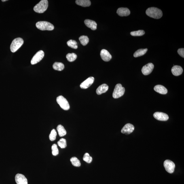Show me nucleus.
Segmentation results:
<instances>
[{"label": "nucleus", "mask_w": 184, "mask_h": 184, "mask_svg": "<svg viewBox=\"0 0 184 184\" xmlns=\"http://www.w3.org/2000/svg\"><path fill=\"white\" fill-rule=\"evenodd\" d=\"M146 14L151 18L159 19L162 17V11L160 9L155 7H150L148 8L146 11Z\"/></svg>", "instance_id": "f257e3e1"}, {"label": "nucleus", "mask_w": 184, "mask_h": 184, "mask_svg": "<svg viewBox=\"0 0 184 184\" xmlns=\"http://www.w3.org/2000/svg\"><path fill=\"white\" fill-rule=\"evenodd\" d=\"M48 7V1L47 0H42L34 7V10L36 12L43 13L46 11Z\"/></svg>", "instance_id": "f03ea898"}, {"label": "nucleus", "mask_w": 184, "mask_h": 184, "mask_svg": "<svg viewBox=\"0 0 184 184\" xmlns=\"http://www.w3.org/2000/svg\"><path fill=\"white\" fill-rule=\"evenodd\" d=\"M36 26L38 29L41 30L51 31L54 29V26L50 22L47 21H39L36 24Z\"/></svg>", "instance_id": "7ed1b4c3"}, {"label": "nucleus", "mask_w": 184, "mask_h": 184, "mask_svg": "<svg viewBox=\"0 0 184 184\" xmlns=\"http://www.w3.org/2000/svg\"><path fill=\"white\" fill-rule=\"evenodd\" d=\"M23 43V40L21 38H18L14 39L12 41L10 45V50L11 52H16L22 46Z\"/></svg>", "instance_id": "20e7f679"}, {"label": "nucleus", "mask_w": 184, "mask_h": 184, "mask_svg": "<svg viewBox=\"0 0 184 184\" xmlns=\"http://www.w3.org/2000/svg\"><path fill=\"white\" fill-rule=\"evenodd\" d=\"M125 90L124 88L120 84L116 85L113 94V98H117L121 97L124 94Z\"/></svg>", "instance_id": "39448f33"}, {"label": "nucleus", "mask_w": 184, "mask_h": 184, "mask_svg": "<svg viewBox=\"0 0 184 184\" xmlns=\"http://www.w3.org/2000/svg\"><path fill=\"white\" fill-rule=\"evenodd\" d=\"M56 101L60 107L64 110L67 111L70 109L69 104L67 100L63 96H58L56 98Z\"/></svg>", "instance_id": "423d86ee"}, {"label": "nucleus", "mask_w": 184, "mask_h": 184, "mask_svg": "<svg viewBox=\"0 0 184 184\" xmlns=\"http://www.w3.org/2000/svg\"><path fill=\"white\" fill-rule=\"evenodd\" d=\"M164 166L166 170L168 173L172 174L174 172L175 165L172 161L168 160L165 161Z\"/></svg>", "instance_id": "0eeeda50"}, {"label": "nucleus", "mask_w": 184, "mask_h": 184, "mask_svg": "<svg viewBox=\"0 0 184 184\" xmlns=\"http://www.w3.org/2000/svg\"><path fill=\"white\" fill-rule=\"evenodd\" d=\"M44 56V53L43 51H39L32 58L31 61V64L33 65L37 64L42 60Z\"/></svg>", "instance_id": "6e6552de"}, {"label": "nucleus", "mask_w": 184, "mask_h": 184, "mask_svg": "<svg viewBox=\"0 0 184 184\" xmlns=\"http://www.w3.org/2000/svg\"><path fill=\"white\" fill-rule=\"evenodd\" d=\"M154 67V66L153 64L151 63L148 64L142 68V73L144 75H148L153 71Z\"/></svg>", "instance_id": "1a4fd4ad"}, {"label": "nucleus", "mask_w": 184, "mask_h": 184, "mask_svg": "<svg viewBox=\"0 0 184 184\" xmlns=\"http://www.w3.org/2000/svg\"><path fill=\"white\" fill-rule=\"evenodd\" d=\"M153 115L155 119L159 121H166L169 119L168 115L167 114L160 112H156Z\"/></svg>", "instance_id": "9d476101"}, {"label": "nucleus", "mask_w": 184, "mask_h": 184, "mask_svg": "<svg viewBox=\"0 0 184 184\" xmlns=\"http://www.w3.org/2000/svg\"><path fill=\"white\" fill-rule=\"evenodd\" d=\"M134 130V127L133 125L130 124H127L123 127L121 132L123 134L127 135L131 133Z\"/></svg>", "instance_id": "9b49d317"}, {"label": "nucleus", "mask_w": 184, "mask_h": 184, "mask_svg": "<svg viewBox=\"0 0 184 184\" xmlns=\"http://www.w3.org/2000/svg\"><path fill=\"white\" fill-rule=\"evenodd\" d=\"M15 181L17 184H28L27 178L22 174H17L15 176Z\"/></svg>", "instance_id": "f8f14e48"}, {"label": "nucleus", "mask_w": 184, "mask_h": 184, "mask_svg": "<svg viewBox=\"0 0 184 184\" xmlns=\"http://www.w3.org/2000/svg\"><path fill=\"white\" fill-rule=\"evenodd\" d=\"M94 78L93 77H90L85 80L81 83L80 85V87L83 89L88 88L93 83L94 81Z\"/></svg>", "instance_id": "ddd939ff"}, {"label": "nucleus", "mask_w": 184, "mask_h": 184, "mask_svg": "<svg viewBox=\"0 0 184 184\" xmlns=\"http://www.w3.org/2000/svg\"><path fill=\"white\" fill-rule=\"evenodd\" d=\"M100 56L102 60L106 62L109 61L112 58V56L105 49H103L101 51Z\"/></svg>", "instance_id": "4468645a"}, {"label": "nucleus", "mask_w": 184, "mask_h": 184, "mask_svg": "<svg viewBox=\"0 0 184 184\" xmlns=\"http://www.w3.org/2000/svg\"><path fill=\"white\" fill-rule=\"evenodd\" d=\"M117 13L119 16H126L130 14V11L128 8H120L118 9Z\"/></svg>", "instance_id": "2eb2a0df"}, {"label": "nucleus", "mask_w": 184, "mask_h": 184, "mask_svg": "<svg viewBox=\"0 0 184 184\" xmlns=\"http://www.w3.org/2000/svg\"><path fill=\"white\" fill-rule=\"evenodd\" d=\"M171 71L174 75L178 76L181 75L183 73V70L181 66L176 65L172 67Z\"/></svg>", "instance_id": "dca6fc26"}, {"label": "nucleus", "mask_w": 184, "mask_h": 184, "mask_svg": "<svg viewBox=\"0 0 184 184\" xmlns=\"http://www.w3.org/2000/svg\"><path fill=\"white\" fill-rule=\"evenodd\" d=\"M84 23L87 27L93 30H96L97 27V24L94 21L87 19L84 21Z\"/></svg>", "instance_id": "f3484780"}, {"label": "nucleus", "mask_w": 184, "mask_h": 184, "mask_svg": "<svg viewBox=\"0 0 184 184\" xmlns=\"http://www.w3.org/2000/svg\"><path fill=\"white\" fill-rule=\"evenodd\" d=\"M154 90L159 93L162 94H166L168 93V90L166 87L161 85H157L154 87Z\"/></svg>", "instance_id": "a211bd4d"}, {"label": "nucleus", "mask_w": 184, "mask_h": 184, "mask_svg": "<svg viewBox=\"0 0 184 184\" xmlns=\"http://www.w3.org/2000/svg\"><path fill=\"white\" fill-rule=\"evenodd\" d=\"M108 90H109V86L107 84H102L96 89V93L97 94L100 95L106 92Z\"/></svg>", "instance_id": "6ab92c4d"}, {"label": "nucleus", "mask_w": 184, "mask_h": 184, "mask_svg": "<svg viewBox=\"0 0 184 184\" xmlns=\"http://www.w3.org/2000/svg\"><path fill=\"white\" fill-rule=\"evenodd\" d=\"M77 4L83 7L90 6L91 2L89 0H77L75 1Z\"/></svg>", "instance_id": "aec40b11"}, {"label": "nucleus", "mask_w": 184, "mask_h": 184, "mask_svg": "<svg viewBox=\"0 0 184 184\" xmlns=\"http://www.w3.org/2000/svg\"><path fill=\"white\" fill-rule=\"evenodd\" d=\"M53 68L56 70L62 71L64 68L63 64L60 62H55L53 64Z\"/></svg>", "instance_id": "412c9836"}, {"label": "nucleus", "mask_w": 184, "mask_h": 184, "mask_svg": "<svg viewBox=\"0 0 184 184\" xmlns=\"http://www.w3.org/2000/svg\"><path fill=\"white\" fill-rule=\"evenodd\" d=\"M57 130L58 131L59 135L60 137H62L65 136L67 134V132L64 127L62 126V125H59L57 127Z\"/></svg>", "instance_id": "4be33fe9"}, {"label": "nucleus", "mask_w": 184, "mask_h": 184, "mask_svg": "<svg viewBox=\"0 0 184 184\" xmlns=\"http://www.w3.org/2000/svg\"><path fill=\"white\" fill-rule=\"evenodd\" d=\"M148 51L147 49H140L136 51L134 54V56L135 57L141 56L145 55Z\"/></svg>", "instance_id": "5701e85b"}, {"label": "nucleus", "mask_w": 184, "mask_h": 184, "mask_svg": "<svg viewBox=\"0 0 184 184\" xmlns=\"http://www.w3.org/2000/svg\"><path fill=\"white\" fill-rule=\"evenodd\" d=\"M79 41L81 44L83 46H85L87 44H88L89 42V39L88 37L85 36H81L79 38Z\"/></svg>", "instance_id": "b1692460"}, {"label": "nucleus", "mask_w": 184, "mask_h": 184, "mask_svg": "<svg viewBox=\"0 0 184 184\" xmlns=\"http://www.w3.org/2000/svg\"><path fill=\"white\" fill-rule=\"evenodd\" d=\"M70 161L74 166L79 167L81 166L80 161L76 157H72L70 159Z\"/></svg>", "instance_id": "393cba45"}, {"label": "nucleus", "mask_w": 184, "mask_h": 184, "mask_svg": "<svg viewBox=\"0 0 184 184\" xmlns=\"http://www.w3.org/2000/svg\"><path fill=\"white\" fill-rule=\"evenodd\" d=\"M77 57V55L74 53H68L66 55V58L67 60L70 62H73L76 60Z\"/></svg>", "instance_id": "a878e982"}, {"label": "nucleus", "mask_w": 184, "mask_h": 184, "mask_svg": "<svg viewBox=\"0 0 184 184\" xmlns=\"http://www.w3.org/2000/svg\"><path fill=\"white\" fill-rule=\"evenodd\" d=\"M67 44L68 46L72 48L76 49L78 48L77 43L75 40H70L67 42Z\"/></svg>", "instance_id": "bb28decb"}, {"label": "nucleus", "mask_w": 184, "mask_h": 184, "mask_svg": "<svg viewBox=\"0 0 184 184\" xmlns=\"http://www.w3.org/2000/svg\"><path fill=\"white\" fill-rule=\"evenodd\" d=\"M145 34V31L143 30H139L138 31H133L131 32V35L133 36H141Z\"/></svg>", "instance_id": "cd10ccee"}, {"label": "nucleus", "mask_w": 184, "mask_h": 184, "mask_svg": "<svg viewBox=\"0 0 184 184\" xmlns=\"http://www.w3.org/2000/svg\"><path fill=\"white\" fill-rule=\"evenodd\" d=\"M57 143L58 146L61 148H64L67 147V142H66V140L64 138H61L59 141H58Z\"/></svg>", "instance_id": "c85d7f7f"}, {"label": "nucleus", "mask_w": 184, "mask_h": 184, "mask_svg": "<svg viewBox=\"0 0 184 184\" xmlns=\"http://www.w3.org/2000/svg\"><path fill=\"white\" fill-rule=\"evenodd\" d=\"M83 160L88 163H90L92 160V157L90 156L89 153H85L83 157Z\"/></svg>", "instance_id": "c756f323"}, {"label": "nucleus", "mask_w": 184, "mask_h": 184, "mask_svg": "<svg viewBox=\"0 0 184 184\" xmlns=\"http://www.w3.org/2000/svg\"><path fill=\"white\" fill-rule=\"evenodd\" d=\"M57 135L56 130L53 129L51 131L50 135H49V139L50 141H55L56 140Z\"/></svg>", "instance_id": "7c9ffc66"}, {"label": "nucleus", "mask_w": 184, "mask_h": 184, "mask_svg": "<svg viewBox=\"0 0 184 184\" xmlns=\"http://www.w3.org/2000/svg\"><path fill=\"white\" fill-rule=\"evenodd\" d=\"M52 153L54 156H56L59 154V150L56 144H54L52 147Z\"/></svg>", "instance_id": "2f4dec72"}, {"label": "nucleus", "mask_w": 184, "mask_h": 184, "mask_svg": "<svg viewBox=\"0 0 184 184\" xmlns=\"http://www.w3.org/2000/svg\"><path fill=\"white\" fill-rule=\"evenodd\" d=\"M178 53L180 56H181L182 57L184 58V48H181L178 49Z\"/></svg>", "instance_id": "473e14b6"}, {"label": "nucleus", "mask_w": 184, "mask_h": 184, "mask_svg": "<svg viewBox=\"0 0 184 184\" xmlns=\"http://www.w3.org/2000/svg\"><path fill=\"white\" fill-rule=\"evenodd\" d=\"M1 1H3V2H4V1H7V0H2Z\"/></svg>", "instance_id": "72a5a7b5"}]
</instances>
